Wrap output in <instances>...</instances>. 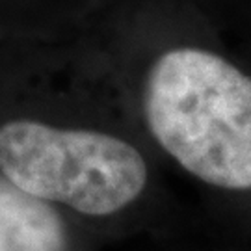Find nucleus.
Masks as SVG:
<instances>
[{
  "mask_svg": "<svg viewBox=\"0 0 251 251\" xmlns=\"http://www.w3.org/2000/svg\"><path fill=\"white\" fill-rule=\"evenodd\" d=\"M144 114L152 138L210 186L251 192V76L220 54L177 47L147 73Z\"/></svg>",
  "mask_w": 251,
  "mask_h": 251,
  "instance_id": "nucleus-1",
  "label": "nucleus"
},
{
  "mask_svg": "<svg viewBox=\"0 0 251 251\" xmlns=\"http://www.w3.org/2000/svg\"><path fill=\"white\" fill-rule=\"evenodd\" d=\"M0 173L45 203L95 218L136 203L149 179L142 152L125 140L32 119L0 126Z\"/></svg>",
  "mask_w": 251,
  "mask_h": 251,
  "instance_id": "nucleus-2",
  "label": "nucleus"
},
{
  "mask_svg": "<svg viewBox=\"0 0 251 251\" xmlns=\"http://www.w3.org/2000/svg\"><path fill=\"white\" fill-rule=\"evenodd\" d=\"M69 234L54 205L0 173V251H67Z\"/></svg>",
  "mask_w": 251,
  "mask_h": 251,
  "instance_id": "nucleus-3",
  "label": "nucleus"
}]
</instances>
